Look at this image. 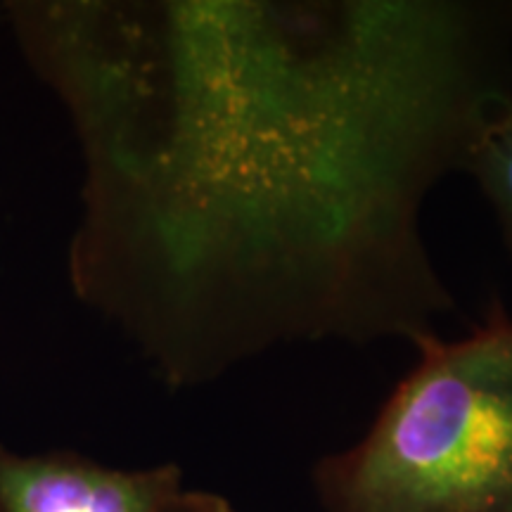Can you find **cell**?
Segmentation results:
<instances>
[{"mask_svg": "<svg viewBox=\"0 0 512 512\" xmlns=\"http://www.w3.org/2000/svg\"><path fill=\"white\" fill-rule=\"evenodd\" d=\"M164 512H238L233 503L219 494L200 489H181Z\"/></svg>", "mask_w": 512, "mask_h": 512, "instance_id": "5b68a950", "label": "cell"}, {"mask_svg": "<svg viewBox=\"0 0 512 512\" xmlns=\"http://www.w3.org/2000/svg\"><path fill=\"white\" fill-rule=\"evenodd\" d=\"M366 437L320 458L323 512H512V313L432 335Z\"/></svg>", "mask_w": 512, "mask_h": 512, "instance_id": "7a4b0ae2", "label": "cell"}, {"mask_svg": "<svg viewBox=\"0 0 512 512\" xmlns=\"http://www.w3.org/2000/svg\"><path fill=\"white\" fill-rule=\"evenodd\" d=\"M181 489L174 463L121 470L72 451L22 456L0 441V512H164Z\"/></svg>", "mask_w": 512, "mask_h": 512, "instance_id": "3957f363", "label": "cell"}, {"mask_svg": "<svg viewBox=\"0 0 512 512\" xmlns=\"http://www.w3.org/2000/svg\"><path fill=\"white\" fill-rule=\"evenodd\" d=\"M83 294L171 384L439 335L422 209L512 105V3L178 0L60 15Z\"/></svg>", "mask_w": 512, "mask_h": 512, "instance_id": "6da1fadb", "label": "cell"}, {"mask_svg": "<svg viewBox=\"0 0 512 512\" xmlns=\"http://www.w3.org/2000/svg\"><path fill=\"white\" fill-rule=\"evenodd\" d=\"M463 174L475 178L489 200L512 256V105L484 128L467 157Z\"/></svg>", "mask_w": 512, "mask_h": 512, "instance_id": "277c9868", "label": "cell"}]
</instances>
